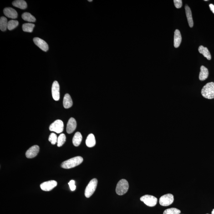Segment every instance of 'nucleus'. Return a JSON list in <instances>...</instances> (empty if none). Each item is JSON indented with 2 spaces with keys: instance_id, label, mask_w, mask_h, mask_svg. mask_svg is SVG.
<instances>
[{
  "instance_id": "1",
  "label": "nucleus",
  "mask_w": 214,
  "mask_h": 214,
  "mask_svg": "<svg viewBox=\"0 0 214 214\" xmlns=\"http://www.w3.org/2000/svg\"><path fill=\"white\" fill-rule=\"evenodd\" d=\"M83 157H75L63 162L61 167L63 169H71L80 165L83 162Z\"/></svg>"
},
{
  "instance_id": "2",
  "label": "nucleus",
  "mask_w": 214,
  "mask_h": 214,
  "mask_svg": "<svg viewBox=\"0 0 214 214\" xmlns=\"http://www.w3.org/2000/svg\"><path fill=\"white\" fill-rule=\"evenodd\" d=\"M201 93L203 97L207 99L214 98V82H210L205 84L201 90Z\"/></svg>"
},
{
  "instance_id": "3",
  "label": "nucleus",
  "mask_w": 214,
  "mask_h": 214,
  "mask_svg": "<svg viewBox=\"0 0 214 214\" xmlns=\"http://www.w3.org/2000/svg\"><path fill=\"white\" fill-rule=\"evenodd\" d=\"M129 185L127 180L122 179L118 182L116 186V192L117 194L122 196L127 192Z\"/></svg>"
},
{
  "instance_id": "4",
  "label": "nucleus",
  "mask_w": 214,
  "mask_h": 214,
  "mask_svg": "<svg viewBox=\"0 0 214 214\" xmlns=\"http://www.w3.org/2000/svg\"><path fill=\"white\" fill-rule=\"evenodd\" d=\"M98 180L96 179L90 180L85 189L84 194L86 197L89 198L93 195L96 188Z\"/></svg>"
},
{
  "instance_id": "5",
  "label": "nucleus",
  "mask_w": 214,
  "mask_h": 214,
  "mask_svg": "<svg viewBox=\"0 0 214 214\" xmlns=\"http://www.w3.org/2000/svg\"><path fill=\"white\" fill-rule=\"evenodd\" d=\"M140 201L150 207L155 206L157 202V199L155 197L151 195H146L140 198Z\"/></svg>"
},
{
  "instance_id": "6",
  "label": "nucleus",
  "mask_w": 214,
  "mask_h": 214,
  "mask_svg": "<svg viewBox=\"0 0 214 214\" xmlns=\"http://www.w3.org/2000/svg\"><path fill=\"white\" fill-rule=\"evenodd\" d=\"M64 125L62 120H57L51 124L49 127V130L51 131H54L57 133H60L63 132V130Z\"/></svg>"
},
{
  "instance_id": "7",
  "label": "nucleus",
  "mask_w": 214,
  "mask_h": 214,
  "mask_svg": "<svg viewBox=\"0 0 214 214\" xmlns=\"http://www.w3.org/2000/svg\"><path fill=\"white\" fill-rule=\"evenodd\" d=\"M174 196L170 194H168L162 196L159 200V203L163 206H168L174 201Z\"/></svg>"
},
{
  "instance_id": "8",
  "label": "nucleus",
  "mask_w": 214,
  "mask_h": 214,
  "mask_svg": "<svg viewBox=\"0 0 214 214\" xmlns=\"http://www.w3.org/2000/svg\"><path fill=\"white\" fill-rule=\"evenodd\" d=\"M57 182L55 180H50L41 184L40 187L42 190L44 191H50L56 187Z\"/></svg>"
},
{
  "instance_id": "9",
  "label": "nucleus",
  "mask_w": 214,
  "mask_h": 214,
  "mask_svg": "<svg viewBox=\"0 0 214 214\" xmlns=\"http://www.w3.org/2000/svg\"><path fill=\"white\" fill-rule=\"evenodd\" d=\"M52 96L53 99L56 101L59 100L60 96V85L59 83L57 81H54L53 82L52 87Z\"/></svg>"
},
{
  "instance_id": "10",
  "label": "nucleus",
  "mask_w": 214,
  "mask_h": 214,
  "mask_svg": "<svg viewBox=\"0 0 214 214\" xmlns=\"http://www.w3.org/2000/svg\"><path fill=\"white\" fill-rule=\"evenodd\" d=\"M39 151L38 145H35L29 148L26 152V157L28 158H32L37 156Z\"/></svg>"
},
{
  "instance_id": "11",
  "label": "nucleus",
  "mask_w": 214,
  "mask_h": 214,
  "mask_svg": "<svg viewBox=\"0 0 214 214\" xmlns=\"http://www.w3.org/2000/svg\"><path fill=\"white\" fill-rule=\"evenodd\" d=\"M33 41L36 45L44 52H47L48 50V46L47 43L43 40L38 37L33 38Z\"/></svg>"
},
{
  "instance_id": "12",
  "label": "nucleus",
  "mask_w": 214,
  "mask_h": 214,
  "mask_svg": "<svg viewBox=\"0 0 214 214\" xmlns=\"http://www.w3.org/2000/svg\"><path fill=\"white\" fill-rule=\"evenodd\" d=\"M77 127V122L75 119L73 118L69 119L67 124L66 131L68 134L73 133Z\"/></svg>"
},
{
  "instance_id": "13",
  "label": "nucleus",
  "mask_w": 214,
  "mask_h": 214,
  "mask_svg": "<svg viewBox=\"0 0 214 214\" xmlns=\"http://www.w3.org/2000/svg\"><path fill=\"white\" fill-rule=\"evenodd\" d=\"M4 13L6 17L12 19H16L18 17V13L15 10L12 8H6L4 9Z\"/></svg>"
},
{
  "instance_id": "14",
  "label": "nucleus",
  "mask_w": 214,
  "mask_h": 214,
  "mask_svg": "<svg viewBox=\"0 0 214 214\" xmlns=\"http://www.w3.org/2000/svg\"><path fill=\"white\" fill-rule=\"evenodd\" d=\"M182 37L180 31L176 29L174 34V45L175 48H178L181 44Z\"/></svg>"
},
{
  "instance_id": "15",
  "label": "nucleus",
  "mask_w": 214,
  "mask_h": 214,
  "mask_svg": "<svg viewBox=\"0 0 214 214\" xmlns=\"http://www.w3.org/2000/svg\"><path fill=\"white\" fill-rule=\"evenodd\" d=\"M185 8L189 26L190 27H192L194 26V22L192 19V14H191V9L187 5H186L185 6Z\"/></svg>"
},
{
  "instance_id": "16",
  "label": "nucleus",
  "mask_w": 214,
  "mask_h": 214,
  "mask_svg": "<svg viewBox=\"0 0 214 214\" xmlns=\"http://www.w3.org/2000/svg\"><path fill=\"white\" fill-rule=\"evenodd\" d=\"M72 105H73V102L70 95L68 94H66L63 99V107L66 109H68L71 108Z\"/></svg>"
},
{
  "instance_id": "17",
  "label": "nucleus",
  "mask_w": 214,
  "mask_h": 214,
  "mask_svg": "<svg viewBox=\"0 0 214 214\" xmlns=\"http://www.w3.org/2000/svg\"><path fill=\"white\" fill-rule=\"evenodd\" d=\"M209 75V71L207 68L204 66H202L200 68V72L199 75V79L203 81L207 79Z\"/></svg>"
},
{
  "instance_id": "18",
  "label": "nucleus",
  "mask_w": 214,
  "mask_h": 214,
  "mask_svg": "<svg viewBox=\"0 0 214 214\" xmlns=\"http://www.w3.org/2000/svg\"><path fill=\"white\" fill-rule=\"evenodd\" d=\"M86 144L89 148H92L95 146L96 140L95 136L93 134H89L86 140Z\"/></svg>"
},
{
  "instance_id": "19",
  "label": "nucleus",
  "mask_w": 214,
  "mask_h": 214,
  "mask_svg": "<svg viewBox=\"0 0 214 214\" xmlns=\"http://www.w3.org/2000/svg\"><path fill=\"white\" fill-rule=\"evenodd\" d=\"M198 50L199 53L203 55L204 57L207 58V60H210L211 59V54L206 47H204L203 46H200L199 47Z\"/></svg>"
},
{
  "instance_id": "20",
  "label": "nucleus",
  "mask_w": 214,
  "mask_h": 214,
  "mask_svg": "<svg viewBox=\"0 0 214 214\" xmlns=\"http://www.w3.org/2000/svg\"><path fill=\"white\" fill-rule=\"evenodd\" d=\"M82 140V136L80 132H78L76 133L73 136V144L75 146H78L80 145Z\"/></svg>"
},
{
  "instance_id": "21",
  "label": "nucleus",
  "mask_w": 214,
  "mask_h": 214,
  "mask_svg": "<svg viewBox=\"0 0 214 214\" xmlns=\"http://www.w3.org/2000/svg\"><path fill=\"white\" fill-rule=\"evenodd\" d=\"M12 5L15 7L20 8L21 9H25L27 7L26 2L23 0H17L12 2Z\"/></svg>"
},
{
  "instance_id": "22",
  "label": "nucleus",
  "mask_w": 214,
  "mask_h": 214,
  "mask_svg": "<svg viewBox=\"0 0 214 214\" xmlns=\"http://www.w3.org/2000/svg\"><path fill=\"white\" fill-rule=\"evenodd\" d=\"M22 18L24 20L30 22H35L36 19L30 13L25 12L22 16Z\"/></svg>"
},
{
  "instance_id": "23",
  "label": "nucleus",
  "mask_w": 214,
  "mask_h": 214,
  "mask_svg": "<svg viewBox=\"0 0 214 214\" xmlns=\"http://www.w3.org/2000/svg\"><path fill=\"white\" fill-rule=\"evenodd\" d=\"M8 23L7 19L5 17H1L0 19V29L1 31L4 32L7 30L8 27Z\"/></svg>"
},
{
  "instance_id": "24",
  "label": "nucleus",
  "mask_w": 214,
  "mask_h": 214,
  "mask_svg": "<svg viewBox=\"0 0 214 214\" xmlns=\"http://www.w3.org/2000/svg\"><path fill=\"white\" fill-rule=\"evenodd\" d=\"M34 27L35 25L33 23H26L22 26V29L25 32L31 33L33 32Z\"/></svg>"
},
{
  "instance_id": "25",
  "label": "nucleus",
  "mask_w": 214,
  "mask_h": 214,
  "mask_svg": "<svg viewBox=\"0 0 214 214\" xmlns=\"http://www.w3.org/2000/svg\"><path fill=\"white\" fill-rule=\"evenodd\" d=\"M181 211L175 208H171L167 209L164 211L163 214H180Z\"/></svg>"
},
{
  "instance_id": "26",
  "label": "nucleus",
  "mask_w": 214,
  "mask_h": 214,
  "mask_svg": "<svg viewBox=\"0 0 214 214\" xmlns=\"http://www.w3.org/2000/svg\"><path fill=\"white\" fill-rule=\"evenodd\" d=\"M66 140V135L64 134H61L59 135L58 138V141H57V146L60 147L63 146Z\"/></svg>"
},
{
  "instance_id": "27",
  "label": "nucleus",
  "mask_w": 214,
  "mask_h": 214,
  "mask_svg": "<svg viewBox=\"0 0 214 214\" xmlns=\"http://www.w3.org/2000/svg\"><path fill=\"white\" fill-rule=\"evenodd\" d=\"M18 21L11 20L8 22L7 28L9 30H12V29H14L16 27L18 26Z\"/></svg>"
},
{
  "instance_id": "28",
  "label": "nucleus",
  "mask_w": 214,
  "mask_h": 214,
  "mask_svg": "<svg viewBox=\"0 0 214 214\" xmlns=\"http://www.w3.org/2000/svg\"><path fill=\"white\" fill-rule=\"evenodd\" d=\"M48 140L53 145L55 144L56 143H57V141H58V138H57V134L54 133H51L49 137Z\"/></svg>"
},
{
  "instance_id": "29",
  "label": "nucleus",
  "mask_w": 214,
  "mask_h": 214,
  "mask_svg": "<svg viewBox=\"0 0 214 214\" xmlns=\"http://www.w3.org/2000/svg\"><path fill=\"white\" fill-rule=\"evenodd\" d=\"M174 2L176 8H180L182 7V0H174Z\"/></svg>"
},
{
  "instance_id": "30",
  "label": "nucleus",
  "mask_w": 214,
  "mask_h": 214,
  "mask_svg": "<svg viewBox=\"0 0 214 214\" xmlns=\"http://www.w3.org/2000/svg\"><path fill=\"white\" fill-rule=\"evenodd\" d=\"M69 187L71 190L72 191H74L76 189V186L75 185V181L74 180H70V182L68 183Z\"/></svg>"
},
{
  "instance_id": "31",
  "label": "nucleus",
  "mask_w": 214,
  "mask_h": 214,
  "mask_svg": "<svg viewBox=\"0 0 214 214\" xmlns=\"http://www.w3.org/2000/svg\"><path fill=\"white\" fill-rule=\"evenodd\" d=\"M209 6L210 8V9H211V11H212V12L214 13V5L213 4H211L209 5Z\"/></svg>"
},
{
  "instance_id": "32",
  "label": "nucleus",
  "mask_w": 214,
  "mask_h": 214,
  "mask_svg": "<svg viewBox=\"0 0 214 214\" xmlns=\"http://www.w3.org/2000/svg\"><path fill=\"white\" fill-rule=\"evenodd\" d=\"M211 214H214V209H213V210H212V212H211Z\"/></svg>"
},
{
  "instance_id": "33",
  "label": "nucleus",
  "mask_w": 214,
  "mask_h": 214,
  "mask_svg": "<svg viewBox=\"0 0 214 214\" xmlns=\"http://www.w3.org/2000/svg\"><path fill=\"white\" fill-rule=\"evenodd\" d=\"M88 1H89V2H92L93 1H92V0H88Z\"/></svg>"
},
{
  "instance_id": "34",
  "label": "nucleus",
  "mask_w": 214,
  "mask_h": 214,
  "mask_svg": "<svg viewBox=\"0 0 214 214\" xmlns=\"http://www.w3.org/2000/svg\"></svg>"
}]
</instances>
